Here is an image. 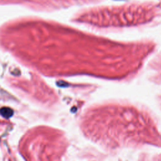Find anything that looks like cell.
<instances>
[{"label":"cell","mask_w":161,"mask_h":161,"mask_svg":"<svg viewBox=\"0 0 161 161\" xmlns=\"http://www.w3.org/2000/svg\"><path fill=\"white\" fill-rule=\"evenodd\" d=\"M13 110L10 108L3 107L0 109V115L6 119L11 118L13 115Z\"/></svg>","instance_id":"1"}]
</instances>
